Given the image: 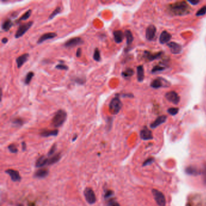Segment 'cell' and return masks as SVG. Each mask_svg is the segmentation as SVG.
Wrapping results in <instances>:
<instances>
[{
	"label": "cell",
	"mask_w": 206,
	"mask_h": 206,
	"mask_svg": "<svg viewBox=\"0 0 206 206\" xmlns=\"http://www.w3.org/2000/svg\"><path fill=\"white\" fill-rule=\"evenodd\" d=\"M191 7L185 1L177 2L169 6V11L171 13L177 16L189 14L191 12Z\"/></svg>",
	"instance_id": "obj_1"
},
{
	"label": "cell",
	"mask_w": 206,
	"mask_h": 206,
	"mask_svg": "<svg viewBox=\"0 0 206 206\" xmlns=\"http://www.w3.org/2000/svg\"><path fill=\"white\" fill-rule=\"evenodd\" d=\"M67 119V113L64 110H59L51 120V125L55 128H59L63 125Z\"/></svg>",
	"instance_id": "obj_2"
},
{
	"label": "cell",
	"mask_w": 206,
	"mask_h": 206,
	"mask_svg": "<svg viewBox=\"0 0 206 206\" xmlns=\"http://www.w3.org/2000/svg\"><path fill=\"white\" fill-rule=\"evenodd\" d=\"M122 102L120 99L119 94H117L114 97H113L109 104V110L110 112L113 114H117L122 108Z\"/></svg>",
	"instance_id": "obj_3"
},
{
	"label": "cell",
	"mask_w": 206,
	"mask_h": 206,
	"mask_svg": "<svg viewBox=\"0 0 206 206\" xmlns=\"http://www.w3.org/2000/svg\"><path fill=\"white\" fill-rule=\"evenodd\" d=\"M33 24V21H29L27 23L21 24L15 33V38L18 39L22 37V36L24 35L25 33L32 27Z\"/></svg>",
	"instance_id": "obj_4"
},
{
	"label": "cell",
	"mask_w": 206,
	"mask_h": 206,
	"mask_svg": "<svg viewBox=\"0 0 206 206\" xmlns=\"http://www.w3.org/2000/svg\"><path fill=\"white\" fill-rule=\"evenodd\" d=\"M169 86H171V84L165 79L161 77L153 80L150 83V86L154 89H158L163 87L167 88Z\"/></svg>",
	"instance_id": "obj_5"
},
{
	"label": "cell",
	"mask_w": 206,
	"mask_h": 206,
	"mask_svg": "<svg viewBox=\"0 0 206 206\" xmlns=\"http://www.w3.org/2000/svg\"><path fill=\"white\" fill-rule=\"evenodd\" d=\"M152 193L154 195V198L159 206L166 205V198L164 194L157 189H152Z\"/></svg>",
	"instance_id": "obj_6"
},
{
	"label": "cell",
	"mask_w": 206,
	"mask_h": 206,
	"mask_svg": "<svg viewBox=\"0 0 206 206\" xmlns=\"http://www.w3.org/2000/svg\"><path fill=\"white\" fill-rule=\"evenodd\" d=\"M86 201L90 204H93L96 202V196L91 188L86 187L84 192Z\"/></svg>",
	"instance_id": "obj_7"
},
{
	"label": "cell",
	"mask_w": 206,
	"mask_h": 206,
	"mask_svg": "<svg viewBox=\"0 0 206 206\" xmlns=\"http://www.w3.org/2000/svg\"><path fill=\"white\" fill-rule=\"evenodd\" d=\"M84 43V41L80 37H75L71 38L65 42L64 46L66 48L75 47L80 45H82Z\"/></svg>",
	"instance_id": "obj_8"
},
{
	"label": "cell",
	"mask_w": 206,
	"mask_h": 206,
	"mask_svg": "<svg viewBox=\"0 0 206 206\" xmlns=\"http://www.w3.org/2000/svg\"><path fill=\"white\" fill-rule=\"evenodd\" d=\"M166 99L174 105H178L180 101V97L175 91H169L165 94Z\"/></svg>",
	"instance_id": "obj_9"
},
{
	"label": "cell",
	"mask_w": 206,
	"mask_h": 206,
	"mask_svg": "<svg viewBox=\"0 0 206 206\" xmlns=\"http://www.w3.org/2000/svg\"><path fill=\"white\" fill-rule=\"evenodd\" d=\"M157 32V29L155 26L153 24L149 25L146 30V38L148 41H152L155 37Z\"/></svg>",
	"instance_id": "obj_10"
},
{
	"label": "cell",
	"mask_w": 206,
	"mask_h": 206,
	"mask_svg": "<svg viewBox=\"0 0 206 206\" xmlns=\"http://www.w3.org/2000/svg\"><path fill=\"white\" fill-rule=\"evenodd\" d=\"M167 46L172 54H174V55L180 54V53L182 51V47L181 45L175 42H171L168 43Z\"/></svg>",
	"instance_id": "obj_11"
},
{
	"label": "cell",
	"mask_w": 206,
	"mask_h": 206,
	"mask_svg": "<svg viewBox=\"0 0 206 206\" xmlns=\"http://www.w3.org/2000/svg\"><path fill=\"white\" fill-rule=\"evenodd\" d=\"M163 54V52L160 51L158 53H150L149 51H145L144 53V58L146 59L149 61H152L155 59H159L162 56Z\"/></svg>",
	"instance_id": "obj_12"
},
{
	"label": "cell",
	"mask_w": 206,
	"mask_h": 206,
	"mask_svg": "<svg viewBox=\"0 0 206 206\" xmlns=\"http://www.w3.org/2000/svg\"><path fill=\"white\" fill-rule=\"evenodd\" d=\"M140 138L143 140H149L153 139L152 132L146 127L143 128L140 131Z\"/></svg>",
	"instance_id": "obj_13"
},
{
	"label": "cell",
	"mask_w": 206,
	"mask_h": 206,
	"mask_svg": "<svg viewBox=\"0 0 206 206\" xmlns=\"http://www.w3.org/2000/svg\"><path fill=\"white\" fill-rule=\"evenodd\" d=\"M56 37H57V34L54 32H49V33H44L38 39L37 41V44H41L42 42L46 41L47 40L54 39Z\"/></svg>",
	"instance_id": "obj_14"
},
{
	"label": "cell",
	"mask_w": 206,
	"mask_h": 206,
	"mask_svg": "<svg viewBox=\"0 0 206 206\" xmlns=\"http://www.w3.org/2000/svg\"><path fill=\"white\" fill-rule=\"evenodd\" d=\"M166 120H167V116L166 115H160L155 120V121L154 122H152L150 124V127L152 129H155V128H157L158 127H159L160 125L164 123H165L166 122Z\"/></svg>",
	"instance_id": "obj_15"
},
{
	"label": "cell",
	"mask_w": 206,
	"mask_h": 206,
	"mask_svg": "<svg viewBox=\"0 0 206 206\" xmlns=\"http://www.w3.org/2000/svg\"><path fill=\"white\" fill-rule=\"evenodd\" d=\"M6 173L11 176L13 181L18 182L21 181V178L19 172L18 171H15V170L13 169H8L7 171H6Z\"/></svg>",
	"instance_id": "obj_16"
},
{
	"label": "cell",
	"mask_w": 206,
	"mask_h": 206,
	"mask_svg": "<svg viewBox=\"0 0 206 206\" xmlns=\"http://www.w3.org/2000/svg\"><path fill=\"white\" fill-rule=\"evenodd\" d=\"M29 56L30 55L29 53H24V54L18 57L16 59L17 67L18 68H20L25 63V62L28 60Z\"/></svg>",
	"instance_id": "obj_17"
},
{
	"label": "cell",
	"mask_w": 206,
	"mask_h": 206,
	"mask_svg": "<svg viewBox=\"0 0 206 206\" xmlns=\"http://www.w3.org/2000/svg\"><path fill=\"white\" fill-rule=\"evenodd\" d=\"M171 38H172V36L169 32H167V31H163L162 32V33H161L160 36L159 41L160 44H164L167 43L170 40H171Z\"/></svg>",
	"instance_id": "obj_18"
},
{
	"label": "cell",
	"mask_w": 206,
	"mask_h": 206,
	"mask_svg": "<svg viewBox=\"0 0 206 206\" xmlns=\"http://www.w3.org/2000/svg\"><path fill=\"white\" fill-rule=\"evenodd\" d=\"M113 36H114V41L117 44H120L122 42L124 39V34L122 30H118L113 32Z\"/></svg>",
	"instance_id": "obj_19"
},
{
	"label": "cell",
	"mask_w": 206,
	"mask_h": 206,
	"mask_svg": "<svg viewBox=\"0 0 206 206\" xmlns=\"http://www.w3.org/2000/svg\"><path fill=\"white\" fill-rule=\"evenodd\" d=\"M186 172L190 175H193V176H197L199 175L200 174H201V171L197 168L195 166H191L187 167L186 169Z\"/></svg>",
	"instance_id": "obj_20"
},
{
	"label": "cell",
	"mask_w": 206,
	"mask_h": 206,
	"mask_svg": "<svg viewBox=\"0 0 206 206\" xmlns=\"http://www.w3.org/2000/svg\"><path fill=\"white\" fill-rule=\"evenodd\" d=\"M58 133H59V131L58 129L44 130V131H42L40 133V135L44 137H51V136L55 137V136H58Z\"/></svg>",
	"instance_id": "obj_21"
},
{
	"label": "cell",
	"mask_w": 206,
	"mask_h": 206,
	"mask_svg": "<svg viewBox=\"0 0 206 206\" xmlns=\"http://www.w3.org/2000/svg\"><path fill=\"white\" fill-rule=\"evenodd\" d=\"M137 80L139 82L143 81L145 79V70L143 65H139L137 67Z\"/></svg>",
	"instance_id": "obj_22"
},
{
	"label": "cell",
	"mask_w": 206,
	"mask_h": 206,
	"mask_svg": "<svg viewBox=\"0 0 206 206\" xmlns=\"http://www.w3.org/2000/svg\"><path fill=\"white\" fill-rule=\"evenodd\" d=\"M49 171L47 169H39L38 170V171H37V172H35L34 175V176L35 178H39V179H41V178H46L49 175Z\"/></svg>",
	"instance_id": "obj_23"
},
{
	"label": "cell",
	"mask_w": 206,
	"mask_h": 206,
	"mask_svg": "<svg viewBox=\"0 0 206 206\" xmlns=\"http://www.w3.org/2000/svg\"><path fill=\"white\" fill-rule=\"evenodd\" d=\"M13 25V22L11 19H7L5 20L1 25V29L5 32H8L12 27Z\"/></svg>",
	"instance_id": "obj_24"
},
{
	"label": "cell",
	"mask_w": 206,
	"mask_h": 206,
	"mask_svg": "<svg viewBox=\"0 0 206 206\" xmlns=\"http://www.w3.org/2000/svg\"><path fill=\"white\" fill-rule=\"evenodd\" d=\"M47 165H48V158L44 156L39 157L36 162V167H42Z\"/></svg>",
	"instance_id": "obj_25"
},
{
	"label": "cell",
	"mask_w": 206,
	"mask_h": 206,
	"mask_svg": "<svg viewBox=\"0 0 206 206\" xmlns=\"http://www.w3.org/2000/svg\"><path fill=\"white\" fill-rule=\"evenodd\" d=\"M124 37L127 39V46H129L134 41V37L132 32L129 30H126L124 33Z\"/></svg>",
	"instance_id": "obj_26"
},
{
	"label": "cell",
	"mask_w": 206,
	"mask_h": 206,
	"mask_svg": "<svg viewBox=\"0 0 206 206\" xmlns=\"http://www.w3.org/2000/svg\"><path fill=\"white\" fill-rule=\"evenodd\" d=\"M61 158L60 154H57L53 157L48 158V165H51L58 162Z\"/></svg>",
	"instance_id": "obj_27"
},
{
	"label": "cell",
	"mask_w": 206,
	"mask_h": 206,
	"mask_svg": "<svg viewBox=\"0 0 206 206\" xmlns=\"http://www.w3.org/2000/svg\"><path fill=\"white\" fill-rule=\"evenodd\" d=\"M134 75V71L131 68H127L124 71H122V76L124 78H129Z\"/></svg>",
	"instance_id": "obj_28"
},
{
	"label": "cell",
	"mask_w": 206,
	"mask_h": 206,
	"mask_svg": "<svg viewBox=\"0 0 206 206\" xmlns=\"http://www.w3.org/2000/svg\"><path fill=\"white\" fill-rule=\"evenodd\" d=\"M32 10H30V9H29V10H28L27 12H25L20 18L16 21V22L18 23V22H21V21H25V20H27V19H29V18H30V16L31 15H32Z\"/></svg>",
	"instance_id": "obj_29"
},
{
	"label": "cell",
	"mask_w": 206,
	"mask_h": 206,
	"mask_svg": "<svg viewBox=\"0 0 206 206\" xmlns=\"http://www.w3.org/2000/svg\"><path fill=\"white\" fill-rule=\"evenodd\" d=\"M34 73L33 72H32V71H30V72H29L27 74V75L25 77L24 80V84L26 85H29L30 84V82L32 81L33 77H34Z\"/></svg>",
	"instance_id": "obj_30"
},
{
	"label": "cell",
	"mask_w": 206,
	"mask_h": 206,
	"mask_svg": "<svg viewBox=\"0 0 206 206\" xmlns=\"http://www.w3.org/2000/svg\"><path fill=\"white\" fill-rule=\"evenodd\" d=\"M61 12H62V8H61V7H60V6L57 7L55 8V9L54 11H53V12L50 14V15L49 16V20H51L53 19L56 16H57L58 14L60 13Z\"/></svg>",
	"instance_id": "obj_31"
},
{
	"label": "cell",
	"mask_w": 206,
	"mask_h": 206,
	"mask_svg": "<svg viewBox=\"0 0 206 206\" xmlns=\"http://www.w3.org/2000/svg\"><path fill=\"white\" fill-rule=\"evenodd\" d=\"M93 59L96 62H101V51L98 48H96L93 54Z\"/></svg>",
	"instance_id": "obj_32"
},
{
	"label": "cell",
	"mask_w": 206,
	"mask_h": 206,
	"mask_svg": "<svg viewBox=\"0 0 206 206\" xmlns=\"http://www.w3.org/2000/svg\"><path fill=\"white\" fill-rule=\"evenodd\" d=\"M12 123L15 127H21L24 124V120L21 118H16L13 120Z\"/></svg>",
	"instance_id": "obj_33"
},
{
	"label": "cell",
	"mask_w": 206,
	"mask_h": 206,
	"mask_svg": "<svg viewBox=\"0 0 206 206\" xmlns=\"http://www.w3.org/2000/svg\"><path fill=\"white\" fill-rule=\"evenodd\" d=\"M113 122V118L112 117H108L106 119V129L110 131L112 128V125Z\"/></svg>",
	"instance_id": "obj_34"
},
{
	"label": "cell",
	"mask_w": 206,
	"mask_h": 206,
	"mask_svg": "<svg viewBox=\"0 0 206 206\" xmlns=\"http://www.w3.org/2000/svg\"><path fill=\"white\" fill-rule=\"evenodd\" d=\"M166 67L163 66V65H156L155 66L153 69L152 70V73H155L156 72H158V71H163L166 69Z\"/></svg>",
	"instance_id": "obj_35"
},
{
	"label": "cell",
	"mask_w": 206,
	"mask_h": 206,
	"mask_svg": "<svg viewBox=\"0 0 206 206\" xmlns=\"http://www.w3.org/2000/svg\"><path fill=\"white\" fill-rule=\"evenodd\" d=\"M74 81L79 85H84L86 82V79L82 77H77L74 79Z\"/></svg>",
	"instance_id": "obj_36"
},
{
	"label": "cell",
	"mask_w": 206,
	"mask_h": 206,
	"mask_svg": "<svg viewBox=\"0 0 206 206\" xmlns=\"http://www.w3.org/2000/svg\"><path fill=\"white\" fill-rule=\"evenodd\" d=\"M206 13V6H204L202 7H201L200 9L196 13V16H203Z\"/></svg>",
	"instance_id": "obj_37"
},
{
	"label": "cell",
	"mask_w": 206,
	"mask_h": 206,
	"mask_svg": "<svg viewBox=\"0 0 206 206\" xmlns=\"http://www.w3.org/2000/svg\"><path fill=\"white\" fill-rule=\"evenodd\" d=\"M55 68L56 69H58V70H68V67L64 64H58L56 65L55 67Z\"/></svg>",
	"instance_id": "obj_38"
},
{
	"label": "cell",
	"mask_w": 206,
	"mask_h": 206,
	"mask_svg": "<svg viewBox=\"0 0 206 206\" xmlns=\"http://www.w3.org/2000/svg\"><path fill=\"white\" fill-rule=\"evenodd\" d=\"M178 111H179V109L178 108H171L168 109L167 110V112L172 115H176V114H178Z\"/></svg>",
	"instance_id": "obj_39"
},
{
	"label": "cell",
	"mask_w": 206,
	"mask_h": 206,
	"mask_svg": "<svg viewBox=\"0 0 206 206\" xmlns=\"http://www.w3.org/2000/svg\"><path fill=\"white\" fill-rule=\"evenodd\" d=\"M8 149L12 152V153H16V152H18V149L14 144H12V145L8 146Z\"/></svg>",
	"instance_id": "obj_40"
},
{
	"label": "cell",
	"mask_w": 206,
	"mask_h": 206,
	"mask_svg": "<svg viewBox=\"0 0 206 206\" xmlns=\"http://www.w3.org/2000/svg\"><path fill=\"white\" fill-rule=\"evenodd\" d=\"M154 159L153 158H148L146 160H145V162L143 163V166H146L150 165V164H152V163L154 162Z\"/></svg>",
	"instance_id": "obj_41"
},
{
	"label": "cell",
	"mask_w": 206,
	"mask_h": 206,
	"mask_svg": "<svg viewBox=\"0 0 206 206\" xmlns=\"http://www.w3.org/2000/svg\"><path fill=\"white\" fill-rule=\"evenodd\" d=\"M56 150V144H55V145H53L52 146V147H51V149H50V150H49V153H48V155H49V156L52 155L53 154L55 153Z\"/></svg>",
	"instance_id": "obj_42"
},
{
	"label": "cell",
	"mask_w": 206,
	"mask_h": 206,
	"mask_svg": "<svg viewBox=\"0 0 206 206\" xmlns=\"http://www.w3.org/2000/svg\"><path fill=\"white\" fill-rule=\"evenodd\" d=\"M107 206H120V205L119 203L117 202L116 201L111 200L108 202V204H107Z\"/></svg>",
	"instance_id": "obj_43"
},
{
	"label": "cell",
	"mask_w": 206,
	"mask_h": 206,
	"mask_svg": "<svg viewBox=\"0 0 206 206\" xmlns=\"http://www.w3.org/2000/svg\"><path fill=\"white\" fill-rule=\"evenodd\" d=\"M113 195H114V192L112 191H108L105 195V198L108 199L109 198H111V197H112Z\"/></svg>",
	"instance_id": "obj_44"
},
{
	"label": "cell",
	"mask_w": 206,
	"mask_h": 206,
	"mask_svg": "<svg viewBox=\"0 0 206 206\" xmlns=\"http://www.w3.org/2000/svg\"><path fill=\"white\" fill-rule=\"evenodd\" d=\"M188 3H189L195 6L199 4L200 3V1H199V0H189V1H188Z\"/></svg>",
	"instance_id": "obj_45"
},
{
	"label": "cell",
	"mask_w": 206,
	"mask_h": 206,
	"mask_svg": "<svg viewBox=\"0 0 206 206\" xmlns=\"http://www.w3.org/2000/svg\"><path fill=\"white\" fill-rule=\"evenodd\" d=\"M82 55V49L80 48H78L76 51V57L80 58Z\"/></svg>",
	"instance_id": "obj_46"
},
{
	"label": "cell",
	"mask_w": 206,
	"mask_h": 206,
	"mask_svg": "<svg viewBox=\"0 0 206 206\" xmlns=\"http://www.w3.org/2000/svg\"><path fill=\"white\" fill-rule=\"evenodd\" d=\"M122 97H131V98L134 97V95L132 94H130V93L129 94H123L122 95Z\"/></svg>",
	"instance_id": "obj_47"
},
{
	"label": "cell",
	"mask_w": 206,
	"mask_h": 206,
	"mask_svg": "<svg viewBox=\"0 0 206 206\" xmlns=\"http://www.w3.org/2000/svg\"><path fill=\"white\" fill-rule=\"evenodd\" d=\"M202 173L204 174V181L206 182V166L204 167L203 171H202Z\"/></svg>",
	"instance_id": "obj_48"
},
{
	"label": "cell",
	"mask_w": 206,
	"mask_h": 206,
	"mask_svg": "<svg viewBox=\"0 0 206 206\" xmlns=\"http://www.w3.org/2000/svg\"><path fill=\"white\" fill-rule=\"evenodd\" d=\"M1 42H2L3 44H7V42H8V39H7V38H3L2 39V40H1Z\"/></svg>",
	"instance_id": "obj_49"
},
{
	"label": "cell",
	"mask_w": 206,
	"mask_h": 206,
	"mask_svg": "<svg viewBox=\"0 0 206 206\" xmlns=\"http://www.w3.org/2000/svg\"><path fill=\"white\" fill-rule=\"evenodd\" d=\"M22 150H25V148H26V146H25V143L24 142H22Z\"/></svg>",
	"instance_id": "obj_50"
},
{
	"label": "cell",
	"mask_w": 206,
	"mask_h": 206,
	"mask_svg": "<svg viewBox=\"0 0 206 206\" xmlns=\"http://www.w3.org/2000/svg\"><path fill=\"white\" fill-rule=\"evenodd\" d=\"M77 136H75V137H74V138H73V140H73V141H75V140H76V139H77Z\"/></svg>",
	"instance_id": "obj_51"
}]
</instances>
